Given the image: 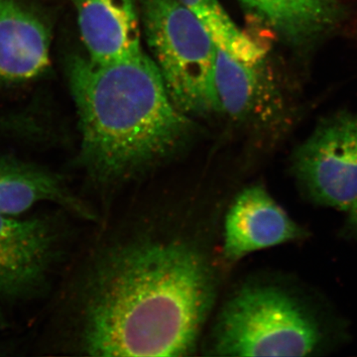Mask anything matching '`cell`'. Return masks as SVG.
I'll list each match as a JSON object with an SVG mask.
<instances>
[{"label":"cell","instance_id":"5","mask_svg":"<svg viewBox=\"0 0 357 357\" xmlns=\"http://www.w3.org/2000/svg\"><path fill=\"white\" fill-rule=\"evenodd\" d=\"M76 220L55 208L29 215L0 213V305L47 302L74 257Z\"/></svg>","mask_w":357,"mask_h":357},{"label":"cell","instance_id":"10","mask_svg":"<svg viewBox=\"0 0 357 357\" xmlns=\"http://www.w3.org/2000/svg\"><path fill=\"white\" fill-rule=\"evenodd\" d=\"M264 61L243 62L218 46L215 83L220 114L252 128H266L276 119V86Z\"/></svg>","mask_w":357,"mask_h":357},{"label":"cell","instance_id":"12","mask_svg":"<svg viewBox=\"0 0 357 357\" xmlns=\"http://www.w3.org/2000/svg\"><path fill=\"white\" fill-rule=\"evenodd\" d=\"M206 26L222 50L238 60L256 63L266 57L264 49L249 38L225 13L218 0H177Z\"/></svg>","mask_w":357,"mask_h":357},{"label":"cell","instance_id":"9","mask_svg":"<svg viewBox=\"0 0 357 357\" xmlns=\"http://www.w3.org/2000/svg\"><path fill=\"white\" fill-rule=\"evenodd\" d=\"M88 58L98 64L128 60L142 53L135 0H70Z\"/></svg>","mask_w":357,"mask_h":357},{"label":"cell","instance_id":"15","mask_svg":"<svg viewBox=\"0 0 357 357\" xmlns=\"http://www.w3.org/2000/svg\"><path fill=\"white\" fill-rule=\"evenodd\" d=\"M9 328H10V321L7 316L6 307L0 305V333L6 332Z\"/></svg>","mask_w":357,"mask_h":357},{"label":"cell","instance_id":"2","mask_svg":"<svg viewBox=\"0 0 357 357\" xmlns=\"http://www.w3.org/2000/svg\"><path fill=\"white\" fill-rule=\"evenodd\" d=\"M68 79L79 115L75 164L95 192L105 194L172 158L194 132L192 117L173 102L145 51L109 64L73 56Z\"/></svg>","mask_w":357,"mask_h":357},{"label":"cell","instance_id":"6","mask_svg":"<svg viewBox=\"0 0 357 357\" xmlns=\"http://www.w3.org/2000/svg\"><path fill=\"white\" fill-rule=\"evenodd\" d=\"M291 169L310 202L349 211L357 201V114L321 122L294 152Z\"/></svg>","mask_w":357,"mask_h":357},{"label":"cell","instance_id":"1","mask_svg":"<svg viewBox=\"0 0 357 357\" xmlns=\"http://www.w3.org/2000/svg\"><path fill=\"white\" fill-rule=\"evenodd\" d=\"M217 287L208 253L190 238L102 241L70 260L32 349L41 356H190Z\"/></svg>","mask_w":357,"mask_h":357},{"label":"cell","instance_id":"8","mask_svg":"<svg viewBox=\"0 0 357 357\" xmlns=\"http://www.w3.org/2000/svg\"><path fill=\"white\" fill-rule=\"evenodd\" d=\"M40 204L62 208L77 220H100L95 208L73 188L65 173L0 153V213L21 217Z\"/></svg>","mask_w":357,"mask_h":357},{"label":"cell","instance_id":"4","mask_svg":"<svg viewBox=\"0 0 357 357\" xmlns=\"http://www.w3.org/2000/svg\"><path fill=\"white\" fill-rule=\"evenodd\" d=\"M151 59L176 105L191 117L220 114L215 83L218 45L177 0H135Z\"/></svg>","mask_w":357,"mask_h":357},{"label":"cell","instance_id":"3","mask_svg":"<svg viewBox=\"0 0 357 357\" xmlns=\"http://www.w3.org/2000/svg\"><path fill=\"white\" fill-rule=\"evenodd\" d=\"M342 326L323 305L293 287L253 282L218 312L211 335L217 356H307L333 349Z\"/></svg>","mask_w":357,"mask_h":357},{"label":"cell","instance_id":"14","mask_svg":"<svg viewBox=\"0 0 357 357\" xmlns=\"http://www.w3.org/2000/svg\"><path fill=\"white\" fill-rule=\"evenodd\" d=\"M347 213H349V218L347 220V229L352 236H357V201L352 204Z\"/></svg>","mask_w":357,"mask_h":357},{"label":"cell","instance_id":"7","mask_svg":"<svg viewBox=\"0 0 357 357\" xmlns=\"http://www.w3.org/2000/svg\"><path fill=\"white\" fill-rule=\"evenodd\" d=\"M307 236L264 185H250L237 194L225 215L222 259L234 264L256 251L302 241Z\"/></svg>","mask_w":357,"mask_h":357},{"label":"cell","instance_id":"11","mask_svg":"<svg viewBox=\"0 0 357 357\" xmlns=\"http://www.w3.org/2000/svg\"><path fill=\"white\" fill-rule=\"evenodd\" d=\"M50 47V33L38 16L14 0H0V84L43 74Z\"/></svg>","mask_w":357,"mask_h":357},{"label":"cell","instance_id":"13","mask_svg":"<svg viewBox=\"0 0 357 357\" xmlns=\"http://www.w3.org/2000/svg\"><path fill=\"white\" fill-rule=\"evenodd\" d=\"M241 6L260 22L282 25L297 20L318 0H238Z\"/></svg>","mask_w":357,"mask_h":357}]
</instances>
